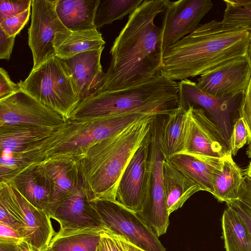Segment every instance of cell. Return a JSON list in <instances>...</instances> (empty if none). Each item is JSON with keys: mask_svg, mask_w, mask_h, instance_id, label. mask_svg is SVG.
<instances>
[{"mask_svg": "<svg viewBox=\"0 0 251 251\" xmlns=\"http://www.w3.org/2000/svg\"><path fill=\"white\" fill-rule=\"evenodd\" d=\"M165 4V0H144L129 15L113 42L110 66L96 94L134 87L162 75L161 29L154 20Z\"/></svg>", "mask_w": 251, "mask_h": 251, "instance_id": "1", "label": "cell"}, {"mask_svg": "<svg viewBox=\"0 0 251 251\" xmlns=\"http://www.w3.org/2000/svg\"><path fill=\"white\" fill-rule=\"evenodd\" d=\"M251 32L215 20L199 25L163 52L162 75L174 81L201 75L248 57Z\"/></svg>", "mask_w": 251, "mask_h": 251, "instance_id": "2", "label": "cell"}, {"mask_svg": "<svg viewBox=\"0 0 251 251\" xmlns=\"http://www.w3.org/2000/svg\"><path fill=\"white\" fill-rule=\"evenodd\" d=\"M159 116L146 117L89 148L79 162L90 201H116L124 171L138 148L150 140Z\"/></svg>", "mask_w": 251, "mask_h": 251, "instance_id": "3", "label": "cell"}, {"mask_svg": "<svg viewBox=\"0 0 251 251\" xmlns=\"http://www.w3.org/2000/svg\"><path fill=\"white\" fill-rule=\"evenodd\" d=\"M178 82L162 75L134 87L89 97L68 120L84 122L131 113L167 115L178 107Z\"/></svg>", "mask_w": 251, "mask_h": 251, "instance_id": "4", "label": "cell"}, {"mask_svg": "<svg viewBox=\"0 0 251 251\" xmlns=\"http://www.w3.org/2000/svg\"><path fill=\"white\" fill-rule=\"evenodd\" d=\"M19 83L24 91L67 120L80 101L69 67L56 55L32 69Z\"/></svg>", "mask_w": 251, "mask_h": 251, "instance_id": "5", "label": "cell"}, {"mask_svg": "<svg viewBox=\"0 0 251 251\" xmlns=\"http://www.w3.org/2000/svg\"><path fill=\"white\" fill-rule=\"evenodd\" d=\"M152 114H154L131 113L88 121L71 120L59 141L42 155L33 165L62 157L80 160L96 143Z\"/></svg>", "mask_w": 251, "mask_h": 251, "instance_id": "6", "label": "cell"}, {"mask_svg": "<svg viewBox=\"0 0 251 251\" xmlns=\"http://www.w3.org/2000/svg\"><path fill=\"white\" fill-rule=\"evenodd\" d=\"M106 230L145 251H166L158 237L135 212L116 201H90Z\"/></svg>", "mask_w": 251, "mask_h": 251, "instance_id": "7", "label": "cell"}, {"mask_svg": "<svg viewBox=\"0 0 251 251\" xmlns=\"http://www.w3.org/2000/svg\"><path fill=\"white\" fill-rule=\"evenodd\" d=\"M0 182V201L20 224L24 240L36 251L47 250L56 232L50 218L29 203L12 183Z\"/></svg>", "mask_w": 251, "mask_h": 251, "instance_id": "8", "label": "cell"}, {"mask_svg": "<svg viewBox=\"0 0 251 251\" xmlns=\"http://www.w3.org/2000/svg\"><path fill=\"white\" fill-rule=\"evenodd\" d=\"M157 117L150 141L149 170L145 198L141 210L137 213L159 237L166 233L169 225V214L165 197L162 163L164 157L158 141L159 124Z\"/></svg>", "mask_w": 251, "mask_h": 251, "instance_id": "9", "label": "cell"}, {"mask_svg": "<svg viewBox=\"0 0 251 251\" xmlns=\"http://www.w3.org/2000/svg\"><path fill=\"white\" fill-rule=\"evenodd\" d=\"M67 120L22 89L0 100V126L53 127Z\"/></svg>", "mask_w": 251, "mask_h": 251, "instance_id": "10", "label": "cell"}, {"mask_svg": "<svg viewBox=\"0 0 251 251\" xmlns=\"http://www.w3.org/2000/svg\"><path fill=\"white\" fill-rule=\"evenodd\" d=\"M56 0H32L31 21L28 30V43L33 61L32 69L55 55V33L67 29L55 10Z\"/></svg>", "mask_w": 251, "mask_h": 251, "instance_id": "11", "label": "cell"}, {"mask_svg": "<svg viewBox=\"0 0 251 251\" xmlns=\"http://www.w3.org/2000/svg\"><path fill=\"white\" fill-rule=\"evenodd\" d=\"M213 6L210 0H165L160 27L163 52L194 30Z\"/></svg>", "mask_w": 251, "mask_h": 251, "instance_id": "12", "label": "cell"}, {"mask_svg": "<svg viewBox=\"0 0 251 251\" xmlns=\"http://www.w3.org/2000/svg\"><path fill=\"white\" fill-rule=\"evenodd\" d=\"M60 126H0V181H9L15 175L18 169V159L28 147L49 136Z\"/></svg>", "mask_w": 251, "mask_h": 251, "instance_id": "13", "label": "cell"}, {"mask_svg": "<svg viewBox=\"0 0 251 251\" xmlns=\"http://www.w3.org/2000/svg\"><path fill=\"white\" fill-rule=\"evenodd\" d=\"M186 108L188 126L184 152L219 158L231 154L221 131L205 111L190 105Z\"/></svg>", "mask_w": 251, "mask_h": 251, "instance_id": "14", "label": "cell"}, {"mask_svg": "<svg viewBox=\"0 0 251 251\" xmlns=\"http://www.w3.org/2000/svg\"><path fill=\"white\" fill-rule=\"evenodd\" d=\"M150 141L142 145L124 171L117 189L115 200L137 213L142 207L146 192Z\"/></svg>", "mask_w": 251, "mask_h": 251, "instance_id": "15", "label": "cell"}, {"mask_svg": "<svg viewBox=\"0 0 251 251\" xmlns=\"http://www.w3.org/2000/svg\"><path fill=\"white\" fill-rule=\"evenodd\" d=\"M178 83L179 105L184 107L188 105L201 106L220 129L228 145L232 130L230 115L236 97L214 96L201 90L196 82L189 79L182 80Z\"/></svg>", "mask_w": 251, "mask_h": 251, "instance_id": "16", "label": "cell"}, {"mask_svg": "<svg viewBox=\"0 0 251 251\" xmlns=\"http://www.w3.org/2000/svg\"><path fill=\"white\" fill-rule=\"evenodd\" d=\"M251 78V63L248 57L200 75L197 84L201 90L215 97H237L245 91Z\"/></svg>", "mask_w": 251, "mask_h": 251, "instance_id": "17", "label": "cell"}, {"mask_svg": "<svg viewBox=\"0 0 251 251\" xmlns=\"http://www.w3.org/2000/svg\"><path fill=\"white\" fill-rule=\"evenodd\" d=\"M48 216L59 224L60 228L105 230L98 213L90 203L85 180L76 192L56 204Z\"/></svg>", "mask_w": 251, "mask_h": 251, "instance_id": "18", "label": "cell"}, {"mask_svg": "<svg viewBox=\"0 0 251 251\" xmlns=\"http://www.w3.org/2000/svg\"><path fill=\"white\" fill-rule=\"evenodd\" d=\"M39 165L49 179L52 194L45 212L48 215L59 202L75 193L84 182L79 160L58 158L45 161Z\"/></svg>", "mask_w": 251, "mask_h": 251, "instance_id": "19", "label": "cell"}, {"mask_svg": "<svg viewBox=\"0 0 251 251\" xmlns=\"http://www.w3.org/2000/svg\"><path fill=\"white\" fill-rule=\"evenodd\" d=\"M89 50L64 60L69 67L80 101L100 90L104 78L100 58L104 49Z\"/></svg>", "mask_w": 251, "mask_h": 251, "instance_id": "20", "label": "cell"}, {"mask_svg": "<svg viewBox=\"0 0 251 251\" xmlns=\"http://www.w3.org/2000/svg\"><path fill=\"white\" fill-rule=\"evenodd\" d=\"M224 158L184 152L175 154L167 160L196 183L201 191L212 194L214 179L222 169Z\"/></svg>", "mask_w": 251, "mask_h": 251, "instance_id": "21", "label": "cell"}, {"mask_svg": "<svg viewBox=\"0 0 251 251\" xmlns=\"http://www.w3.org/2000/svg\"><path fill=\"white\" fill-rule=\"evenodd\" d=\"M188 126L187 108L178 105L171 113L164 116L159 124L158 141L165 159L185 151Z\"/></svg>", "mask_w": 251, "mask_h": 251, "instance_id": "22", "label": "cell"}, {"mask_svg": "<svg viewBox=\"0 0 251 251\" xmlns=\"http://www.w3.org/2000/svg\"><path fill=\"white\" fill-rule=\"evenodd\" d=\"M8 181L32 205L45 211L50 202L52 186L39 165L25 168Z\"/></svg>", "mask_w": 251, "mask_h": 251, "instance_id": "23", "label": "cell"}, {"mask_svg": "<svg viewBox=\"0 0 251 251\" xmlns=\"http://www.w3.org/2000/svg\"><path fill=\"white\" fill-rule=\"evenodd\" d=\"M100 0H56L55 10L68 30L97 29L95 20Z\"/></svg>", "mask_w": 251, "mask_h": 251, "instance_id": "24", "label": "cell"}, {"mask_svg": "<svg viewBox=\"0 0 251 251\" xmlns=\"http://www.w3.org/2000/svg\"><path fill=\"white\" fill-rule=\"evenodd\" d=\"M105 42L98 29L74 31L66 30L55 33V55L63 60L89 50L104 47Z\"/></svg>", "mask_w": 251, "mask_h": 251, "instance_id": "25", "label": "cell"}, {"mask_svg": "<svg viewBox=\"0 0 251 251\" xmlns=\"http://www.w3.org/2000/svg\"><path fill=\"white\" fill-rule=\"evenodd\" d=\"M162 177L165 197L169 215L181 207L193 194L201 191L199 186L164 158Z\"/></svg>", "mask_w": 251, "mask_h": 251, "instance_id": "26", "label": "cell"}, {"mask_svg": "<svg viewBox=\"0 0 251 251\" xmlns=\"http://www.w3.org/2000/svg\"><path fill=\"white\" fill-rule=\"evenodd\" d=\"M105 230L92 228H60L48 249L52 251H96L100 235Z\"/></svg>", "mask_w": 251, "mask_h": 251, "instance_id": "27", "label": "cell"}, {"mask_svg": "<svg viewBox=\"0 0 251 251\" xmlns=\"http://www.w3.org/2000/svg\"><path fill=\"white\" fill-rule=\"evenodd\" d=\"M243 179L242 170L229 154L224 158L222 169L214 179L212 195L220 202L233 201L238 198Z\"/></svg>", "mask_w": 251, "mask_h": 251, "instance_id": "28", "label": "cell"}, {"mask_svg": "<svg viewBox=\"0 0 251 251\" xmlns=\"http://www.w3.org/2000/svg\"><path fill=\"white\" fill-rule=\"evenodd\" d=\"M222 236L226 251H251L247 226L239 215L227 207L221 218Z\"/></svg>", "mask_w": 251, "mask_h": 251, "instance_id": "29", "label": "cell"}, {"mask_svg": "<svg viewBox=\"0 0 251 251\" xmlns=\"http://www.w3.org/2000/svg\"><path fill=\"white\" fill-rule=\"evenodd\" d=\"M144 0H100L95 25L97 29L132 13Z\"/></svg>", "mask_w": 251, "mask_h": 251, "instance_id": "30", "label": "cell"}, {"mask_svg": "<svg viewBox=\"0 0 251 251\" xmlns=\"http://www.w3.org/2000/svg\"><path fill=\"white\" fill-rule=\"evenodd\" d=\"M222 24L251 32V0H224Z\"/></svg>", "mask_w": 251, "mask_h": 251, "instance_id": "31", "label": "cell"}, {"mask_svg": "<svg viewBox=\"0 0 251 251\" xmlns=\"http://www.w3.org/2000/svg\"><path fill=\"white\" fill-rule=\"evenodd\" d=\"M226 206L236 211L247 226L251 244V179L244 175V179L238 198L226 203Z\"/></svg>", "mask_w": 251, "mask_h": 251, "instance_id": "32", "label": "cell"}, {"mask_svg": "<svg viewBox=\"0 0 251 251\" xmlns=\"http://www.w3.org/2000/svg\"><path fill=\"white\" fill-rule=\"evenodd\" d=\"M241 95L238 111L239 117L243 120L247 130L249 147L247 154L249 157L251 158V78Z\"/></svg>", "mask_w": 251, "mask_h": 251, "instance_id": "33", "label": "cell"}, {"mask_svg": "<svg viewBox=\"0 0 251 251\" xmlns=\"http://www.w3.org/2000/svg\"><path fill=\"white\" fill-rule=\"evenodd\" d=\"M31 7L15 16L0 21V28L9 36H16L28 21Z\"/></svg>", "mask_w": 251, "mask_h": 251, "instance_id": "34", "label": "cell"}, {"mask_svg": "<svg viewBox=\"0 0 251 251\" xmlns=\"http://www.w3.org/2000/svg\"><path fill=\"white\" fill-rule=\"evenodd\" d=\"M248 134L243 120L239 118L232 127L229 141V150L232 155H235L239 149L247 142Z\"/></svg>", "mask_w": 251, "mask_h": 251, "instance_id": "35", "label": "cell"}, {"mask_svg": "<svg viewBox=\"0 0 251 251\" xmlns=\"http://www.w3.org/2000/svg\"><path fill=\"white\" fill-rule=\"evenodd\" d=\"M32 0H0V21L15 16L31 7Z\"/></svg>", "mask_w": 251, "mask_h": 251, "instance_id": "36", "label": "cell"}, {"mask_svg": "<svg viewBox=\"0 0 251 251\" xmlns=\"http://www.w3.org/2000/svg\"><path fill=\"white\" fill-rule=\"evenodd\" d=\"M96 251H127L119 236L107 230L101 233Z\"/></svg>", "mask_w": 251, "mask_h": 251, "instance_id": "37", "label": "cell"}, {"mask_svg": "<svg viewBox=\"0 0 251 251\" xmlns=\"http://www.w3.org/2000/svg\"><path fill=\"white\" fill-rule=\"evenodd\" d=\"M19 83L12 81L7 72L3 68L0 69V100L6 98L21 90Z\"/></svg>", "mask_w": 251, "mask_h": 251, "instance_id": "38", "label": "cell"}, {"mask_svg": "<svg viewBox=\"0 0 251 251\" xmlns=\"http://www.w3.org/2000/svg\"><path fill=\"white\" fill-rule=\"evenodd\" d=\"M23 240L24 239L16 229L0 224V243L18 244Z\"/></svg>", "mask_w": 251, "mask_h": 251, "instance_id": "39", "label": "cell"}, {"mask_svg": "<svg viewBox=\"0 0 251 251\" xmlns=\"http://www.w3.org/2000/svg\"><path fill=\"white\" fill-rule=\"evenodd\" d=\"M16 36H9L0 28V59L9 60L12 52Z\"/></svg>", "mask_w": 251, "mask_h": 251, "instance_id": "40", "label": "cell"}, {"mask_svg": "<svg viewBox=\"0 0 251 251\" xmlns=\"http://www.w3.org/2000/svg\"><path fill=\"white\" fill-rule=\"evenodd\" d=\"M0 251H19L17 244L0 243Z\"/></svg>", "mask_w": 251, "mask_h": 251, "instance_id": "41", "label": "cell"}, {"mask_svg": "<svg viewBox=\"0 0 251 251\" xmlns=\"http://www.w3.org/2000/svg\"><path fill=\"white\" fill-rule=\"evenodd\" d=\"M17 246L19 251H36L34 248L25 240L19 242Z\"/></svg>", "mask_w": 251, "mask_h": 251, "instance_id": "42", "label": "cell"}, {"mask_svg": "<svg viewBox=\"0 0 251 251\" xmlns=\"http://www.w3.org/2000/svg\"><path fill=\"white\" fill-rule=\"evenodd\" d=\"M125 244L127 251H145L133 245L131 243L120 236Z\"/></svg>", "mask_w": 251, "mask_h": 251, "instance_id": "43", "label": "cell"}, {"mask_svg": "<svg viewBox=\"0 0 251 251\" xmlns=\"http://www.w3.org/2000/svg\"><path fill=\"white\" fill-rule=\"evenodd\" d=\"M245 175L251 179V161L246 170Z\"/></svg>", "mask_w": 251, "mask_h": 251, "instance_id": "44", "label": "cell"}, {"mask_svg": "<svg viewBox=\"0 0 251 251\" xmlns=\"http://www.w3.org/2000/svg\"><path fill=\"white\" fill-rule=\"evenodd\" d=\"M248 58L251 62V41L249 50Z\"/></svg>", "mask_w": 251, "mask_h": 251, "instance_id": "45", "label": "cell"}, {"mask_svg": "<svg viewBox=\"0 0 251 251\" xmlns=\"http://www.w3.org/2000/svg\"><path fill=\"white\" fill-rule=\"evenodd\" d=\"M44 251H52L49 250V249H47V250Z\"/></svg>", "mask_w": 251, "mask_h": 251, "instance_id": "46", "label": "cell"}]
</instances>
